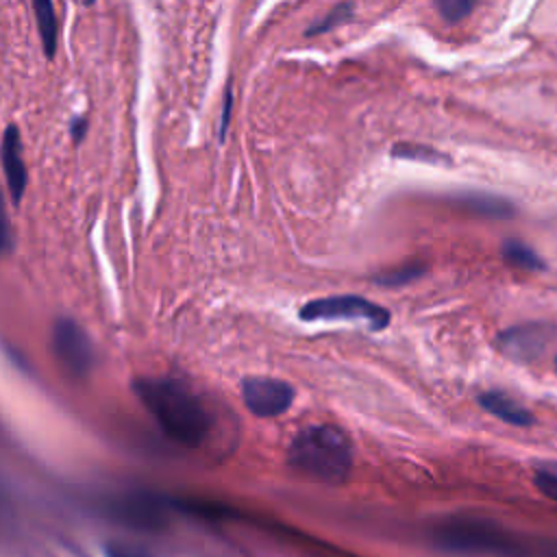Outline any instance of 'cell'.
Instances as JSON below:
<instances>
[{
    "instance_id": "5",
    "label": "cell",
    "mask_w": 557,
    "mask_h": 557,
    "mask_svg": "<svg viewBox=\"0 0 557 557\" xmlns=\"http://www.w3.org/2000/svg\"><path fill=\"white\" fill-rule=\"evenodd\" d=\"M242 398L250 413L259 418H276L292 407L294 387L272 376H246L242 381Z\"/></svg>"
},
{
    "instance_id": "8",
    "label": "cell",
    "mask_w": 557,
    "mask_h": 557,
    "mask_svg": "<svg viewBox=\"0 0 557 557\" xmlns=\"http://www.w3.org/2000/svg\"><path fill=\"white\" fill-rule=\"evenodd\" d=\"M476 403L492 416H496L498 420L513 424V426H531L535 422L533 413L522 407L516 398H511L509 394L500 392V389H485L476 396Z\"/></svg>"
},
{
    "instance_id": "14",
    "label": "cell",
    "mask_w": 557,
    "mask_h": 557,
    "mask_svg": "<svg viewBox=\"0 0 557 557\" xmlns=\"http://www.w3.org/2000/svg\"><path fill=\"white\" fill-rule=\"evenodd\" d=\"M466 205H470L472 209H476L479 213H487V215H494V218H505V215H511L513 213V207L498 198V196H490V194H472L468 198H463Z\"/></svg>"
},
{
    "instance_id": "4",
    "label": "cell",
    "mask_w": 557,
    "mask_h": 557,
    "mask_svg": "<svg viewBox=\"0 0 557 557\" xmlns=\"http://www.w3.org/2000/svg\"><path fill=\"white\" fill-rule=\"evenodd\" d=\"M52 355L72 376H85L94 363L87 333L70 318H59L52 326Z\"/></svg>"
},
{
    "instance_id": "13",
    "label": "cell",
    "mask_w": 557,
    "mask_h": 557,
    "mask_svg": "<svg viewBox=\"0 0 557 557\" xmlns=\"http://www.w3.org/2000/svg\"><path fill=\"white\" fill-rule=\"evenodd\" d=\"M352 11H355V2H342V4H335L322 20L313 22L309 28H305V37H313V35H322V33H329L346 22L352 20Z\"/></svg>"
},
{
    "instance_id": "20",
    "label": "cell",
    "mask_w": 557,
    "mask_h": 557,
    "mask_svg": "<svg viewBox=\"0 0 557 557\" xmlns=\"http://www.w3.org/2000/svg\"><path fill=\"white\" fill-rule=\"evenodd\" d=\"M555 372H557V357H555Z\"/></svg>"
},
{
    "instance_id": "12",
    "label": "cell",
    "mask_w": 557,
    "mask_h": 557,
    "mask_svg": "<svg viewBox=\"0 0 557 557\" xmlns=\"http://www.w3.org/2000/svg\"><path fill=\"white\" fill-rule=\"evenodd\" d=\"M424 272H426V265L409 261V263H405L400 268H389L385 272L374 274L372 281L376 285H383V287H398V285H405V283H411V281L420 278Z\"/></svg>"
},
{
    "instance_id": "7",
    "label": "cell",
    "mask_w": 557,
    "mask_h": 557,
    "mask_svg": "<svg viewBox=\"0 0 557 557\" xmlns=\"http://www.w3.org/2000/svg\"><path fill=\"white\" fill-rule=\"evenodd\" d=\"M0 159H2V170H4V178L9 185L11 198H13V202H20L24 196V187H26V165L22 159L20 131L15 126H9L4 131L2 146H0Z\"/></svg>"
},
{
    "instance_id": "1",
    "label": "cell",
    "mask_w": 557,
    "mask_h": 557,
    "mask_svg": "<svg viewBox=\"0 0 557 557\" xmlns=\"http://www.w3.org/2000/svg\"><path fill=\"white\" fill-rule=\"evenodd\" d=\"M133 389L154 422L174 442L198 446L207 437L211 416L187 383L170 376H141L133 381Z\"/></svg>"
},
{
    "instance_id": "2",
    "label": "cell",
    "mask_w": 557,
    "mask_h": 557,
    "mask_svg": "<svg viewBox=\"0 0 557 557\" xmlns=\"http://www.w3.org/2000/svg\"><path fill=\"white\" fill-rule=\"evenodd\" d=\"M287 463L313 481L337 485L352 468V444L339 426L315 424L292 440Z\"/></svg>"
},
{
    "instance_id": "15",
    "label": "cell",
    "mask_w": 557,
    "mask_h": 557,
    "mask_svg": "<svg viewBox=\"0 0 557 557\" xmlns=\"http://www.w3.org/2000/svg\"><path fill=\"white\" fill-rule=\"evenodd\" d=\"M433 7L448 24L463 20L468 13L474 11V2H470V0H437V2H433Z\"/></svg>"
},
{
    "instance_id": "9",
    "label": "cell",
    "mask_w": 557,
    "mask_h": 557,
    "mask_svg": "<svg viewBox=\"0 0 557 557\" xmlns=\"http://www.w3.org/2000/svg\"><path fill=\"white\" fill-rule=\"evenodd\" d=\"M500 255L513 268H520V270H527V272L546 270L544 259L531 246H527L520 239H505L503 246H500Z\"/></svg>"
},
{
    "instance_id": "19",
    "label": "cell",
    "mask_w": 557,
    "mask_h": 557,
    "mask_svg": "<svg viewBox=\"0 0 557 557\" xmlns=\"http://www.w3.org/2000/svg\"><path fill=\"white\" fill-rule=\"evenodd\" d=\"M85 128H87V122H85L83 117H78V120L72 124V135H74V139H76V141L83 137Z\"/></svg>"
},
{
    "instance_id": "3",
    "label": "cell",
    "mask_w": 557,
    "mask_h": 557,
    "mask_svg": "<svg viewBox=\"0 0 557 557\" xmlns=\"http://www.w3.org/2000/svg\"><path fill=\"white\" fill-rule=\"evenodd\" d=\"M298 318L302 322L363 320L372 331H383L392 322L389 309H385L363 296H355V294L313 298L298 309Z\"/></svg>"
},
{
    "instance_id": "6",
    "label": "cell",
    "mask_w": 557,
    "mask_h": 557,
    "mask_svg": "<svg viewBox=\"0 0 557 557\" xmlns=\"http://www.w3.org/2000/svg\"><path fill=\"white\" fill-rule=\"evenodd\" d=\"M548 337H550L548 324L529 322V324H520L503 331L496 337V346L500 352H505L516 361H531L542 355V350L548 344Z\"/></svg>"
},
{
    "instance_id": "16",
    "label": "cell",
    "mask_w": 557,
    "mask_h": 557,
    "mask_svg": "<svg viewBox=\"0 0 557 557\" xmlns=\"http://www.w3.org/2000/svg\"><path fill=\"white\" fill-rule=\"evenodd\" d=\"M535 485L553 500H557V466H544L535 470Z\"/></svg>"
},
{
    "instance_id": "17",
    "label": "cell",
    "mask_w": 557,
    "mask_h": 557,
    "mask_svg": "<svg viewBox=\"0 0 557 557\" xmlns=\"http://www.w3.org/2000/svg\"><path fill=\"white\" fill-rule=\"evenodd\" d=\"M9 248V224H7V215L2 209V198H0V255Z\"/></svg>"
},
{
    "instance_id": "10",
    "label": "cell",
    "mask_w": 557,
    "mask_h": 557,
    "mask_svg": "<svg viewBox=\"0 0 557 557\" xmlns=\"http://www.w3.org/2000/svg\"><path fill=\"white\" fill-rule=\"evenodd\" d=\"M33 11H35L37 30H39V37H41L44 52H46L48 59H52L54 50H57V33H59L54 7L48 0H37V2H33Z\"/></svg>"
},
{
    "instance_id": "18",
    "label": "cell",
    "mask_w": 557,
    "mask_h": 557,
    "mask_svg": "<svg viewBox=\"0 0 557 557\" xmlns=\"http://www.w3.org/2000/svg\"><path fill=\"white\" fill-rule=\"evenodd\" d=\"M228 117H231V89H226L224 96V109H222V122H220V137H224V131L228 126Z\"/></svg>"
},
{
    "instance_id": "11",
    "label": "cell",
    "mask_w": 557,
    "mask_h": 557,
    "mask_svg": "<svg viewBox=\"0 0 557 557\" xmlns=\"http://www.w3.org/2000/svg\"><path fill=\"white\" fill-rule=\"evenodd\" d=\"M392 157L398 159H411V161H422V163H431V165H450V159L446 152H440L431 146L424 144H396L392 150Z\"/></svg>"
}]
</instances>
